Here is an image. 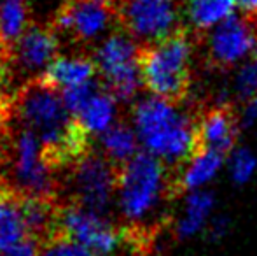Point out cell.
<instances>
[{
  "label": "cell",
  "instance_id": "cell-26",
  "mask_svg": "<svg viewBox=\"0 0 257 256\" xmlns=\"http://www.w3.org/2000/svg\"><path fill=\"white\" fill-rule=\"evenodd\" d=\"M39 251H41V244L30 237V239L23 240V242L18 244V246L11 247L9 251H6V253L0 256H39Z\"/></svg>",
  "mask_w": 257,
  "mask_h": 256
},
{
  "label": "cell",
  "instance_id": "cell-30",
  "mask_svg": "<svg viewBox=\"0 0 257 256\" xmlns=\"http://www.w3.org/2000/svg\"><path fill=\"white\" fill-rule=\"evenodd\" d=\"M0 2H2V0H0Z\"/></svg>",
  "mask_w": 257,
  "mask_h": 256
},
{
  "label": "cell",
  "instance_id": "cell-11",
  "mask_svg": "<svg viewBox=\"0 0 257 256\" xmlns=\"http://www.w3.org/2000/svg\"><path fill=\"white\" fill-rule=\"evenodd\" d=\"M257 23L238 13L226 23L205 35L203 48L206 60L217 68H233L255 56Z\"/></svg>",
  "mask_w": 257,
  "mask_h": 256
},
{
  "label": "cell",
  "instance_id": "cell-17",
  "mask_svg": "<svg viewBox=\"0 0 257 256\" xmlns=\"http://www.w3.org/2000/svg\"><path fill=\"white\" fill-rule=\"evenodd\" d=\"M30 239L21 211V197L6 183L0 185V254Z\"/></svg>",
  "mask_w": 257,
  "mask_h": 256
},
{
  "label": "cell",
  "instance_id": "cell-2",
  "mask_svg": "<svg viewBox=\"0 0 257 256\" xmlns=\"http://www.w3.org/2000/svg\"><path fill=\"white\" fill-rule=\"evenodd\" d=\"M172 186L170 167L144 151L119 168L115 212L126 230L158 225L166 214Z\"/></svg>",
  "mask_w": 257,
  "mask_h": 256
},
{
  "label": "cell",
  "instance_id": "cell-1",
  "mask_svg": "<svg viewBox=\"0 0 257 256\" xmlns=\"http://www.w3.org/2000/svg\"><path fill=\"white\" fill-rule=\"evenodd\" d=\"M133 125L144 153L179 168L200 147L198 120L179 100L142 95L132 106Z\"/></svg>",
  "mask_w": 257,
  "mask_h": 256
},
{
  "label": "cell",
  "instance_id": "cell-6",
  "mask_svg": "<svg viewBox=\"0 0 257 256\" xmlns=\"http://www.w3.org/2000/svg\"><path fill=\"white\" fill-rule=\"evenodd\" d=\"M117 179L119 168L91 149L67 170V200L61 202L110 218L115 211Z\"/></svg>",
  "mask_w": 257,
  "mask_h": 256
},
{
  "label": "cell",
  "instance_id": "cell-3",
  "mask_svg": "<svg viewBox=\"0 0 257 256\" xmlns=\"http://www.w3.org/2000/svg\"><path fill=\"white\" fill-rule=\"evenodd\" d=\"M6 185L21 197L60 200V178L46 163L42 142L11 118L7 125Z\"/></svg>",
  "mask_w": 257,
  "mask_h": 256
},
{
  "label": "cell",
  "instance_id": "cell-10",
  "mask_svg": "<svg viewBox=\"0 0 257 256\" xmlns=\"http://www.w3.org/2000/svg\"><path fill=\"white\" fill-rule=\"evenodd\" d=\"M60 39L49 25L32 23L14 46L7 49V77H18L23 86L42 77L60 51Z\"/></svg>",
  "mask_w": 257,
  "mask_h": 256
},
{
  "label": "cell",
  "instance_id": "cell-8",
  "mask_svg": "<svg viewBox=\"0 0 257 256\" xmlns=\"http://www.w3.org/2000/svg\"><path fill=\"white\" fill-rule=\"evenodd\" d=\"M115 4L119 27L144 48L179 34L184 23L180 0H115Z\"/></svg>",
  "mask_w": 257,
  "mask_h": 256
},
{
  "label": "cell",
  "instance_id": "cell-5",
  "mask_svg": "<svg viewBox=\"0 0 257 256\" xmlns=\"http://www.w3.org/2000/svg\"><path fill=\"white\" fill-rule=\"evenodd\" d=\"M144 46L122 28L112 32L91 53L98 77L121 104H135L142 97Z\"/></svg>",
  "mask_w": 257,
  "mask_h": 256
},
{
  "label": "cell",
  "instance_id": "cell-18",
  "mask_svg": "<svg viewBox=\"0 0 257 256\" xmlns=\"http://www.w3.org/2000/svg\"><path fill=\"white\" fill-rule=\"evenodd\" d=\"M119 106L121 102L102 82V86L96 90V93L88 100V104L82 107L81 113L75 118L89 135L100 137L119 121Z\"/></svg>",
  "mask_w": 257,
  "mask_h": 256
},
{
  "label": "cell",
  "instance_id": "cell-13",
  "mask_svg": "<svg viewBox=\"0 0 257 256\" xmlns=\"http://www.w3.org/2000/svg\"><path fill=\"white\" fill-rule=\"evenodd\" d=\"M240 118L227 106H215L205 111L198 120V140L200 147L217 153L229 154L236 147L240 135Z\"/></svg>",
  "mask_w": 257,
  "mask_h": 256
},
{
  "label": "cell",
  "instance_id": "cell-16",
  "mask_svg": "<svg viewBox=\"0 0 257 256\" xmlns=\"http://www.w3.org/2000/svg\"><path fill=\"white\" fill-rule=\"evenodd\" d=\"M236 14L234 0H184V23L196 34H210Z\"/></svg>",
  "mask_w": 257,
  "mask_h": 256
},
{
  "label": "cell",
  "instance_id": "cell-28",
  "mask_svg": "<svg viewBox=\"0 0 257 256\" xmlns=\"http://www.w3.org/2000/svg\"><path fill=\"white\" fill-rule=\"evenodd\" d=\"M234 4H236L240 14L252 18V20L257 18V0H234Z\"/></svg>",
  "mask_w": 257,
  "mask_h": 256
},
{
  "label": "cell",
  "instance_id": "cell-27",
  "mask_svg": "<svg viewBox=\"0 0 257 256\" xmlns=\"http://www.w3.org/2000/svg\"><path fill=\"white\" fill-rule=\"evenodd\" d=\"M7 168V128H0V185L6 183Z\"/></svg>",
  "mask_w": 257,
  "mask_h": 256
},
{
  "label": "cell",
  "instance_id": "cell-25",
  "mask_svg": "<svg viewBox=\"0 0 257 256\" xmlns=\"http://www.w3.org/2000/svg\"><path fill=\"white\" fill-rule=\"evenodd\" d=\"M240 123L241 128H248L257 125V97H252V99L245 100L240 107Z\"/></svg>",
  "mask_w": 257,
  "mask_h": 256
},
{
  "label": "cell",
  "instance_id": "cell-15",
  "mask_svg": "<svg viewBox=\"0 0 257 256\" xmlns=\"http://www.w3.org/2000/svg\"><path fill=\"white\" fill-rule=\"evenodd\" d=\"M96 77H98V70H96V65L91 56L70 55L58 56L41 79L51 88L63 92L68 88L88 84Z\"/></svg>",
  "mask_w": 257,
  "mask_h": 256
},
{
  "label": "cell",
  "instance_id": "cell-19",
  "mask_svg": "<svg viewBox=\"0 0 257 256\" xmlns=\"http://www.w3.org/2000/svg\"><path fill=\"white\" fill-rule=\"evenodd\" d=\"M98 151L112 165L121 168L139 153H142V146L133 125L117 121L114 127L98 137Z\"/></svg>",
  "mask_w": 257,
  "mask_h": 256
},
{
  "label": "cell",
  "instance_id": "cell-4",
  "mask_svg": "<svg viewBox=\"0 0 257 256\" xmlns=\"http://www.w3.org/2000/svg\"><path fill=\"white\" fill-rule=\"evenodd\" d=\"M196 44L186 32L172 35L142 53V79L147 95L180 100L186 95L193 74Z\"/></svg>",
  "mask_w": 257,
  "mask_h": 256
},
{
  "label": "cell",
  "instance_id": "cell-20",
  "mask_svg": "<svg viewBox=\"0 0 257 256\" xmlns=\"http://www.w3.org/2000/svg\"><path fill=\"white\" fill-rule=\"evenodd\" d=\"M32 11L28 0H2L0 2V44L9 49L28 30Z\"/></svg>",
  "mask_w": 257,
  "mask_h": 256
},
{
  "label": "cell",
  "instance_id": "cell-24",
  "mask_svg": "<svg viewBox=\"0 0 257 256\" xmlns=\"http://www.w3.org/2000/svg\"><path fill=\"white\" fill-rule=\"evenodd\" d=\"M229 230H231L229 218H226V216H215L212 219V223H210L208 230H206V237L210 240H213V242H219V240H222L229 233Z\"/></svg>",
  "mask_w": 257,
  "mask_h": 256
},
{
  "label": "cell",
  "instance_id": "cell-29",
  "mask_svg": "<svg viewBox=\"0 0 257 256\" xmlns=\"http://www.w3.org/2000/svg\"><path fill=\"white\" fill-rule=\"evenodd\" d=\"M255 58H257V46H255Z\"/></svg>",
  "mask_w": 257,
  "mask_h": 256
},
{
  "label": "cell",
  "instance_id": "cell-21",
  "mask_svg": "<svg viewBox=\"0 0 257 256\" xmlns=\"http://www.w3.org/2000/svg\"><path fill=\"white\" fill-rule=\"evenodd\" d=\"M222 95L226 100L234 99L243 104L245 100L257 97V58H250L241 63L240 67L233 68L226 88H222Z\"/></svg>",
  "mask_w": 257,
  "mask_h": 256
},
{
  "label": "cell",
  "instance_id": "cell-14",
  "mask_svg": "<svg viewBox=\"0 0 257 256\" xmlns=\"http://www.w3.org/2000/svg\"><path fill=\"white\" fill-rule=\"evenodd\" d=\"M222 172H226V154L198 147L196 153L177 168L175 185L182 193L205 192Z\"/></svg>",
  "mask_w": 257,
  "mask_h": 256
},
{
  "label": "cell",
  "instance_id": "cell-23",
  "mask_svg": "<svg viewBox=\"0 0 257 256\" xmlns=\"http://www.w3.org/2000/svg\"><path fill=\"white\" fill-rule=\"evenodd\" d=\"M39 256H96V254L91 253L88 247L75 242V240L58 233L53 239H49L48 242L42 244Z\"/></svg>",
  "mask_w": 257,
  "mask_h": 256
},
{
  "label": "cell",
  "instance_id": "cell-22",
  "mask_svg": "<svg viewBox=\"0 0 257 256\" xmlns=\"http://www.w3.org/2000/svg\"><path fill=\"white\" fill-rule=\"evenodd\" d=\"M226 174L233 185H248L257 176V154L248 147L236 146L226 156Z\"/></svg>",
  "mask_w": 257,
  "mask_h": 256
},
{
  "label": "cell",
  "instance_id": "cell-7",
  "mask_svg": "<svg viewBox=\"0 0 257 256\" xmlns=\"http://www.w3.org/2000/svg\"><path fill=\"white\" fill-rule=\"evenodd\" d=\"M115 0H67L49 27L74 48H93L117 30Z\"/></svg>",
  "mask_w": 257,
  "mask_h": 256
},
{
  "label": "cell",
  "instance_id": "cell-9",
  "mask_svg": "<svg viewBox=\"0 0 257 256\" xmlns=\"http://www.w3.org/2000/svg\"><path fill=\"white\" fill-rule=\"evenodd\" d=\"M58 233L88 247L96 256H115L126 242V232L110 218L63 202H60Z\"/></svg>",
  "mask_w": 257,
  "mask_h": 256
},
{
  "label": "cell",
  "instance_id": "cell-12",
  "mask_svg": "<svg viewBox=\"0 0 257 256\" xmlns=\"http://www.w3.org/2000/svg\"><path fill=\"white\" fill-rule=\"evenodd\" d=\"M215 195L210 190L184 193L173 218V235L180 240H191L206 235L210 223L215 218Z\"/></svg>",
  "mask_w": 257,
  "mask_h": 256
}]
</instances>
